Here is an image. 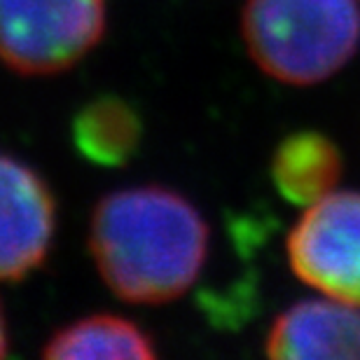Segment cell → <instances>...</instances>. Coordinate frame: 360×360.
I'll list each match as a JSON object with an SVG mask.
<instances>
[{"mask_svg":"<svg viewBox=\"0 0 360 360\" xmlns=\"http://www.w3.org/2000/svg\"><path fill=\"white\" fill-rule=\"evenodd\" d=\"M208 225L176 190L139 185L105 194L89 220V253L105 285L131 304H167L194 285Z\"/></svg>","mask_w":360,"mask_h":360,"instance_id":"cell-1","label":"cell"},{"mask_svg":"<svg viewBox=\"0 0 360 360\" xmlns=\"http://www.w3.org/2000/svg\"><path fill=\"white\" fill-rule=\"evenodd\" d=\"M241 35L271 80L309 87L330 80L360 49L358 0H248Z\"/></svg>","mask_w":360,"mask_h":360,"instance_id":"cell-2","label":"cell"},{"mask_svg":"<svg viewBox=\"0 0 360 360\" xmlns=\"http://www.w3.org/2000/svg\"><path fill=\"white\" fill-rule=\"evenodd\" d=\"M105 0H0V61L19 75H56L105 33Z\"/></svg>","mask_w":360,"mask_h":360,"instance_id":"cell-3","label":"cell"},{"mask_svg":"<svg viewBox=\"0 0 360 360\" xmlns=\"http://www.w3.org/2000/svg\"><path fill=\"white\" fill-rule=\"evenodd\" d=\"M288 262L326 297L360 307V192L335 190L304 206L288 234Z\"/></svg>","mask_w":360,"mask_h":360,"instance_id":"cell-4","label":"cell"},{"mask_svg":"<svg viewBox=\"0 0 360 360\" xmlns=\"http://www.w3.org/2000/svg\"><path fill=\"white\" fill-rule=\"evenodd\" d=\"M54 229L56 204L45 178L0 153V281H19L38 269Z\"/></svg>","mask_w":360,"mask_h":360,"instance_id":"cell-5","label":"cell"},{"mask_svg":"<svg viewBox=\"0 0 360 360\" xmlns=\"http://www.w3.org/2000/svg\"><path fill=\"white\" fill-rule=\"evenodd\" d=\"M264 351L276 360H360V307L323 297L274 319Z\"/></svg>","mask_w":360,"mask_h":360,"instance_id":"cell-6","label":"cell"},{"mask_svg":"<svg viewBox=\"0 0 360 360\" xmlns=\"http://www.w3.org/2000/svg\"><path fill=\"white\" fill-rule=\"evenodd\" d=\"M344 174L340 146L326 134L297 131L274 150L271 180L278 194L297 206H311L337 190Z\"/></svg>","mask_w":360,"mask_h":360,"instance_id":"cell-7","label":"cell"},{"mask_svg":"<svg viewBox=\"0 0 360 360\" xmlns=\"http://www.w3.org/2000/svg\"><path fill=\"white\" fill-rule=\"evenodd\" d=\"M42 358L49 360H150L155 342L134 321L117 314H91L59 328L49 337Z\"/></svg>","mask_w":360,"mask_h":360,"instance_id":"cell-8","label":"cell"},{"mask_svg":"<svg viewBox=\"0 0 360 360\" xmlns=\"http://www.w3.org/2000/svg\"><path fill=\"white\" fill-rule=\"evenodd\" d=\"M143 122L136 108L120 96H98L73 120V143L84 160L98 167H122L136 155Z\"/></svg>","mask_w":360,"mask_h":360,"instance_id":"cell-9","label":"cell"},{"mask_svg":"<svg viewBox=\"0 0 360 360\" xmlns=\"http://www.w3.org/2000/svg\"><path fill=\"white\" fill-rule=\"evenodd\" d=\"M7 347H10V337H7V323H5L3 309H0V358L7 356Z\"/></svg>","mask_w":360,"mask_h":360,"instance_id":"cell-10","label":"cell"}]
</instances>
